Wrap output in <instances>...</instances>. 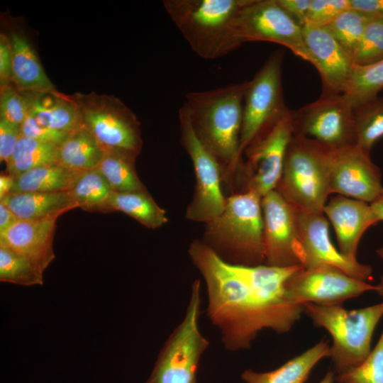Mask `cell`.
<instances>
[{
  "label": "cell",
  "mask_w": 383,
  "mask_h": 383,
  "mask_svg": "<svg viewBox=\"0 0 383 383\" xmlns=\"http://www.w3.org/2000/svg\"><path fill=\"white\" fill-rule=\"evenodd\" d=\"M286 13L302 28L306 26V16L311 0H277Z\"/></svg>",
  "instance_id": "obj_42"
},
{
  "label": "cell",
  "mask_w": 383,
  "mask_h": 383,
  "mask_svg": "<svg viewBox=\"0 0 383 383\" xmlns=\"http://www.w3.org/2000/svg\"><path fill=\"white\" fill-rule=\"evenodd\" d=\"M58 217L18 219L0 232V246L26 257L45 271L55 258L53 239Z\"/></svg>",
  "instance_id": "obj_20"
},
{
  "label": "cell",
  "mask_w": 383,
  "mask_h": 383,
  "mask_svg": "<svg viewBox=\"0 0 383 383\" xmlns=\"http://www.w3.org/2000/svg\"><path fill=\"white\" fill-rule=\"evenodd\" d=\"M111 206L113 212L121 211L151 229L161 227L168 221L165 211L147 190L113 192Z\"/></svg>",
  "instance_id": "obj_28"
},
{
  "label": "cell",
  "mask_w": 383,
  "mask_h": 383,
  "mask_svg": "<svg viewBox=\"0 0 383 383\" xmlns=\"http://www.w3.org/2000/svg\"><path fill=\"white\" fill-rule=\"evenodd\" d=\"M13 83V56L9 36L0 34V87Z\"/></svg>",
  "instance_id": "obj_41"
},
{
  "label": "cell",
  "mask_w": 383,
  "mask_h": 383,
  "mask_svg": "<svg viewBox=\"0 0 383 383\" xmlns=\"http://www.w3.org/2000/svg\"><path fill=\"white\" fill-rule=\"evenodd\" d=\"M21 135L60 146L71 132L52 129L40 124L30 113L21 125Z\"/></svg>",
  "instance_id": "obj_39"
},
{
  "label": "cell",
  "mask_w": 383,
  "mask_h": 383,
  "mask_svg": "<svg viewBox=\"0 0 383 383\" xmlns=\"http://www.w3.org/2000/svg\"><path fill=\"white\" fill-rule=\"evenodd\" d=\"M284 52H272L250 81L244 94L240 156L288 110L284 100Z\"/></svg>",
  "instance_id": "obj_8"
},
{
  "label": "cell",
  "mask_w": 383,
  "mask_h": 383,
  "mask_svg": "<svg viewBox=\"0 0 383 383\" xmlns=\"http://www.w3.org/2000/svg\"><path fill=\"white\" fill-rule=\"evenodd\" d=\"M4 203L18 218L23 220H41L78 208L70 191L58 192H21L9 194Z\"/></svg>",
  "instance_id": "obj_22"
},
{
  "label": "cell",
  "mask_w": 383,
  "mask_h": 383,
  "mask_svg": "<svg viewBox=\"0 0 383 383\" xmlns=\"http://www.w3.org/2000/svg\"><path fill=\"white\" fill-rule=\"evenodd\" d=\"M304 39L321 79V95L341 94L345 90L355 64L352 56L326 28L305 26Z\"/></svg>",
  "instance_id": "obj_18"
},
{
  "label": "cell",
  "mask_w": 383,
  "mask_h": 383,
  "mask_svg": "<svg viewBox=\"0 0 383 383\" xmlns=\"http://www.w3.org/2000/svg\"><path fill=\"white\" fill-rule=\"evenodd\" d=\"M330 347L327 341L321 340L274 370L257 372L246 370L241 378L246 383H304L315 365L329 357Z\"/></svg>",
  "instance_id": "obj_24"
},
{
  "label": "cell",
  "mask_w": 383,
  "mask_h": 383,
  "mask_svg": "<svg viewBox=\"0 0 383 383\" xmlns=\"http://www.w3.org/2000/svg\"><path fill=\"white\" fill-rule=\"evenodd\" d=\"M82 124L106 150L138 156L142 148L140 124L135 114L113 95L75 93Z\"/></svg>",
  "instance_id": "obj_9"
},
{
  "label": "cell",
  "mask_w": 383,
  "mask_h": 383,
  "mask_svg": "<svg viewBox=\"0 0 383 383\" xmlns=\"http://www.w3.org/2000/svg\"><path fill=\"white\" fill-rule=\"evenodd\" d=\"M0 88V118L21 125L30 113V92L19 90L13 83Z\"/></svg>",
  "instance_id": "obj_37"
},
{
  "label": "cell",
  "mask_w": 383,
  "mask_h": 383,
  "mask_svg": "<svg viewBox=\"0 0 383 383\" xmlns=\"http://www.w3.org/2000/svg\"><path fill=\"white\" fill-rule=\"evenodd\" d=\"M201 301V282L196 279L184 316L165 341L145 383H197L200 359L209 345L199 328Z\"/></svg>",
  "instance_id": "obj_7"
},
{
  "label": "cell",
  "mask_w": 383,
  "mask_h": 383,
  "mask_svg": "<svg viewBox=\"0 0 383 383\" xmlns=\"http://www.w3.org/2000/svg\"><path fill=\"white\" fill-rule=\"evenodd\" d=\"M20 219L4 203L0 201V232Z\"/></svg>",
  "instance_id": "obj_44"
},
{
  "label": "cell",
  "mask_w": 383,
  "mask_h": 383,
  "mask_svg": "<svg viewBox=\"0 0 383 383\" xmlns=\"http://www.w3.org/2000/svg\"><path fill=\"white\" fill-rule=\"evenodd\" d=\"M337 238L338 250L357 259L358 244L364 233L379 220L368 203L338 195L330 199L323 209Z\"/></svg>",
  "instance_id": "obj_19"
},
{
  "label": "cell",
  "mask_w": 383,
  "mask_h": 383,
  "mask_svg": "<svg viewBox=\"0 0 383 383\" xmlns=\"http://www.w3.org/2000/svg\"><path fill=\"white\" fill-rule=\"evenodd\" d=\"M179 119L180 140L192 162L196 177L195 192L186 218L206 223L218 216L226 205L221 184L223 170L196 135L183 105L179 110Z\"/></svg>",
  "instance_id": "obj_10"
},
{
  "label": "cell",
  "mask_w": 383,
  "mask_h": 383,
  "mask_svg": "<svg viewBox=\"0 0 383 383\" xmlns=\"http://www.w3.org/2000/svg\"><path fill=\"white\" fill-rule=\"evenodd\" d=\"M84 172L60 164L38 167L15 177L10 194L70 191Z\"/></svg>",
  "instance_id": "obj_25"
},
{
  "label": "cell",
  "mask_w": 383,
  "mask_h": 383,
  "mask_svg": "<svg viewBox=\"0 0 383 383\" xmlns=\"http://www.w3.org/2000/svg\"><path fill=\"white\" fill-rule=\"evenodd\" d=\"M383 90V60L367 65H355L343 92L353 108L376 96Z\"/></svg>",
  "instance_id": "obj_31"
},
{
  "label": "cell",
  "mask_w": 383,
  "mask_h": 383,
  "mask_svg": "<svg viewBox=\"0 0 383 383\" xmlns=\"http://www.w3.org/2000/svg\"><path fill=\"white\" fill-rule=\"evenodd\" d=\"M294 136L291 110L253 141L244 153L247 190L263 197L276 189L281 178L288 146Z\"/></svg>",
  "instance_id": "obj_13"
},
{
  "label": "cell",
  "mask_w": 383,
  "mask_h": 383,
  "mask_svg": "<svg viewBox=\"0 0 383 383\" xmlns=\"http://www.w3.org/2000/svg\"><path fill=\"white\" fill-rule=\"evenodd\" d=\"M248 0H164L172 21L193 51L215 60L242 43L235 20Z\"/></svg>",
  "instance_id": "obj_3"
},
{
  "label": "cell",
  "mask_w": 383,
  "mask_h": 383,
  "mask_svg": "<svg viewBox=\"0 0 383 383\" xmlns=\"http://www.w3.org/2000/svg\"><path fill=\"white\" fill-rule=\"evenodd\" d=\"M235 28L242 44L250 41L277 43L304 60L312 62L302 28L277 0H248L235 20Z\"/></svg>",
  "instance_id": "obj_12"
},
{
  "label": "cell",
  "mask_w": 383,
  "mask_h": 383,
  "mask_svg": "<svg viewBox=\"0 0 383 383\" xmlns=\"http://www.w3.org/2000/svg\"><path fill=\"white\" fill-rule=\"evenodd\" d=\"M30 114L42 125L52 129L72 132L82 124L79 107L71 95L57 90L30 92Z\"/></svg>",
  "instance_id": "obj_23"
},
{
  "label": "cell",
  "mask_w": 383,
  "mask_h": 383,
  "mask_svg": "<svg viewBox=\"0 0 383 383\" xmlns=\"http://www.w3.org/2000/svg\"><path fill=\"white\" fill-rule=\"evenodd\" d=\"M206 243L217 253H226L233 264L265 262L262 197L246 190L226 199L222 213L206 223Z\"/></svg>",
  "instance_id": "obj_4"
},
{
  "label": "cell",
  "mask_w": 383,
  "mask_h": 383,
  "mask_svg": "<svg viewBox=\"0 0 383 383\" xmlns=\"http://www.w3.org/2000/svg\"><path fill=\"white\" fill-rule=\"evenodd\" d=\"M335 375L333 372H328L319 383H333Z\"/></svg>",
  "instance_id": "obj_48"
},
{
  "label": "cell",
  "mask_w": 383,
  "mask_h": 383,
  "mask_svg": "<svg viewBox=\"0 0 383 383\" xmlns=\"http://www.w3.org/2000/svg\"><path fill=\"white\" fill-rule=\"evenodd\" d=\"M106 150L82 125L70 133L58 146V164L72 170L85 172L97 168Z\"/></svg>",
  "instance_id": "obj_26"
},
{
  "label": "cell",
  "mask_w": 383,
  "mask_h": 383,
  "mask_svg": "<svg viewBox=\"0 0 383 383\" xmlns=\"http://www.w3.org/2000/svg\"><path fill=\"white\" fill-rule=\"evenodd\" d=\"M356 145L370 153L383 137V96L354 108Z\"/></svg>",
  "instance_id": "obj_32"
},
{
  "label": "cell",
  "mask_w": 383,
  "mask_h": 383,
  "mask_svg": "<svg viewBox=\"0 0 383 383\" xmlns=\"http://www.w3.org/2000/svg\"><path fill=\"white\" fill-rule=\"evenodd\" d=\"M350 8L372 18H383V0H350Z\"/></svg>",
  "instance_id": "obj_43"
},
{
  "label": "cell",
  "mask_w": 383,
  "mask_h": 383,
  "mask_svg": "<svg viewBox=\"0 0 383 383\" xmlns=\"http://www.w3.org/2000/svg\"><path fill=\"white\" fill-rule=\"evenodd\" d=\"M339 383H383V331L374 348L358 366L335 375Z\"/></svg>",
  "instance_id": "obj_35"
},
{
  "label": "cell",
  "mask_w": 383,
  "mask_h": 383,
  "mask_svg": "<svg viewBox=\"0 0 383 383\" xmlns=\"http://www.w3.org/2000/svg\"><path fill=\"white\" fill-rule=\"evenodd\" d=\"M262 209L265 265L278 267L301 265L298 209L277 189L262 197Z\"/></svg>",
  "instance_id": "obj_15"
},
{
  "label": "cell",
  "mask_w": 383,
  "mask_h": 383,
  "mask_svg": "<svg viewBox=\"0 0 383 383\" xmlns=\"http://www.w3.org/2000/svg\"><path fill=\"white\" fill-rule=\"evenodd\" d=\"M291 113L294 135L331 149L356 144L354 108L343 94H321L316 101Z\"/></svg>",
  "instance_id": "obj_11"
},
{
  "label": "cell",
  "mask_w": 383,
  "mask_h": 383,
  "mask_svg": "<svg viewBox=\"0 0 383 383\" xmlns=\"http://www.w3.org/2000/svg\"><path fill=\"white\" fill-rule=\"evenodd\" d=\"M247 81L186 94L185 107L193 128L227 173L240 164V138Z\"/></svg>",
  "instance_id": "obj_2"
},
{
  "label": "cell",
  "mask_w": 383,
  "mask_h": 383,
  "mask_svg": "<svg viewBox=\"0 0 383 383\" xmlns=\"http://www.w3.org/2000/svg\"><path fill=\"white\" fill-rule=\"evenodd\" d=\"M383 60V18H372L367 24L353 55L355 65H367Z\"/></svg>",
  "instance_id": "obj_36"
},
{
  "label": "cell",
  "mask_w": 383,
  "mask_h": 383,
  "mask_svg": "<svg viewBox=\"0 0 383 383\" xmlns=\"http://www.w3.org/2000/svg\"><path fill=\"white\" fill-rule=\"evenodd\" d=\"M189 255L206 284L207 316L227 350L250 348L265 329L287 333L304 313L303 305L287 296L288 269L232 264L199 240L191 243Z\"/></svg>",
  "instance_id": "obj_1"
},
{
  "label": "cell",
  "mask_w": 383,
  "mask_h": 383,
  "mask_svg": "<svg viewBox=\"0 0 383 383\" xmlns=\"http://www.w3.org/2000/svg\"><path fill=\"white\" fill-rule=\"evenodd\" d=\"M298 220L300 260L304 269L331 267L365 282L372 279V269L370 265L344 255L333 245L329 235V224L323 213L299 211Z\"/></svg>",
  "instance_id": "obj_17"
},
{
  "label": "cell",
  "mask_w": 383,
  "mask_h": 383,
  "mask_svg": "<svg viewBox=\"0 0 383 383\" xmlns=\"http://www.w3.org/2000/svg\"><path fill=\"white\" fill-rule=\"evenodd\" d=\"M43 272L26 257L0 246V281L23 286L41 285Z\"/></svg>",
  "instance_id": "obj_33"
},
{
  "label": "cell",
  "mask_w": 383,
  "mask_h": 383,
  "mask_svg": "<svg viewBox=\"0 0 383 383\" xmlns=\"http://www.w3.org/2000/svg\"><path fill=\"white\" fill-rule=\"evenodd\" d=\"M21 136V125L0 118L1 162L8 164Z\"/></svg>",
  "instance_id": "obj_40"
},
{
  "label": "cell",
  "mask_w": 383,
  "mask_h": 383,
  "mask_svg": "<svg viewBox=\"0 0 383 383\" xmlns=\"http://www.w3.org/2000/svg\"><path fill=\"white\" fill-rule=\"evenodd\" d=\"M303 311L331 335L329 357L338 374L360 365L370 353L374 331L383 316V301L354 310L306 303Z\"/></svg>",
  "instance_id": "obj_6"
},
{
  "label": "cell",
  "mask_w": 383,
  "mask_h": 383,
  "mask_svg": "<svg viewBox=\"0 0 383 383\" xmlns=\"http://www.w3.org/2000/svg\"><path fill=\"white\" fill-rule=\"evenodd\" d=\"M332 150L312 139L294 135L276 189L299 211L323 213L330 195Z\"/></svg>",
  "instance_id": "obj_5"
},
{
  "label": "cell",
  "mask_w": 383,
  "mask_h": 383,
  "mask_svg": "<svg viewBox=\"0 0 383 383\" xmlns=\"http://www.w3.org/2000/svg\"><path fill=\"white\" fill-rule=\"evenodd\" d=\"M350 7V0H311L305 26L326 27Z\"/></svg>",
  "instance_id": "obj_38"
},
{
  "label": "cell",
  "mask_w": 383,
  "mask_h": 383,
  "mask_svg": "<svg viewBox=\"0 0 383 383\" xmlns=\"http://www.w3.org/2000/svg\"><path fill=\"white\" fill-rule=\"evenodd\" d=\"M9 36L13 56V83L17 89L28 92L57 90L26 35L12 30Z\"/></svg>",
  "instance_id": "obj_21"
},
{
  "label": "cell",
  "mask_w": 383,
  "mask_h": 383,
  "mask_svg": "<svg viewBox=\"0 0 383 383\" xmlns=\"http://www.w3.org/2000/svg\"><path fill=\"white\" fill-rule=\"evenodd\" d=\"M284 287L291 302L321 306H342L349 299L376 290L375 285L331 267L302 268L288 278Z\"/></svg>",
  "instance_id": "obj_14"
},
{
  "label": "cell",
  "mask_w": 383,
  "mask_h": 383,
  "mask_svg": "<svg viewBox=\"0 0 383 383\" xmlns=\"http://www.w3.org/2000/svg\"><path fill=\"white\" fill-rule=\"evenodd\" d=\"M370 205L379 221H383V192L379 197L373 203L370 204Z\"/></svg>",
  "instance_id": "obj_46"
},
{
  "label": "cell",
  "mask_w": 383,
  "mask_h": 383,
  "mask_svg": "<svg viewBox=\"0 0 383 383\" xmlns=\"http://www.w3.org/2000/svg\"><path fill=\"white\" fill-rule=\"evenodd\" d=\"M376 252L383 262V248L377 249ZM375 286V291L379 296L383 297V274L381 276L379 283Z\"/></svg>",
  "instance_id": "obj_47"
},
{
  "label": "cell",
  "mask_w": 383,
  "mask_h": 383,
  "mask_svg": "<svg viewBox=\"0 0 383 383\" xmlns=\"http://www.w3.org/2000/svg\"><path fill=\"white\" fill-rule=\"evenodd\" d=\"M58 164V146L23 135L6 165L14 178L38 167Z\"/></svg>",
  "instance_id": "obj_29"
},
{
  "label": "cell",
  "mask_w": 383,
  "mask_h": 383,
  "mask_svg": "<svg viewBox=\"0 0 383 383\" xmlns=\"http://www.w3.org/2000/svg\"><path fill=\"white\" fill-rule=\"evenodd\" d=\"M371 19L350 7L324 28L353 59L354 52L365 27Z\"/></svg>",
  "instance_id": "obj_34"
},
{
  "label": "cell",
  "mask_w": 383,
  "mask_h": 383,
  "mask_svg": "<svg viewBox=\"0 0 383 383\" xmlns=\"http://www.w3.org/2000/svg\"><path fill=\"white\" fill-rule=\"evenodd\" d=\"M14 183V177L8 172L0 175V200L11 193Z\"/></svg>",
  "instance_id": "obj_45"
},
{
  "label": "cell",
  "mask_w": 383,
  "mask_h": 383,
  "mask_svg": "<svg viewBox=\"0 0 383 383\" xmlns=\"http://www.w3.org/2000/svg\"><path fill=\"white\" fill-rule=\"evenodd\" d=\"M329 192L372 204L383 192L379 168L370 153L358 145L333 149L329 167Z\"/></svg>",
  "instance_id": "obj_16"
},
{
  "label": "cell",
  "mask_w": 383,
  "mask_h": 383,
  "mask_svg": "<svg viewBox=\"0 0 383 383\" xmlns=\"http://www.w3.org/2000/svg\"><path fill=\"white\" fill-rule=\"evenodd\" d=\"M78 208L87 211L113 212L111 187L97 168L85 171L71 190Z\"/></svg>",
  "instance_id": "obj_30"
},
{
  "label": "cell",
  "mask_w": 383,
  "mask_h": 383,
  "mask_svg": "<svg viewBox=\"0 0 383 383\" xmlns=\"http://www.w3.org/2000/svg\"><path fill=\"white\" fill-rule=\"evenodd\" d=\"M133 154L116 150H106L97 169L109 182L114 192L146 190L135 169Z\"/></svg>",
  "instance_id": "obj_27"
}]
</instances>
